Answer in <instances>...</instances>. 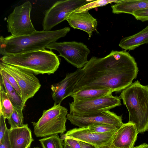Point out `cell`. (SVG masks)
<instances>
[{
	"instance_id": "83f0119b",
	"label": "cell",
	"mask_w": 148,
	"mask_h": 148,
	"mask_svg": "<svg viewBox=\"0 0 148 148\" xmlns=\"http://www.w3.org/2000/svg\"><path fill=\"white\" fill-rule=\"evenodd\" d=\"M9 129L7 130L2 140L0 142V148H11L9 137Z\"/></svg>"
},
{
	"instance_id": "4dcf8cb0",
	"label": "cell",
	"mask_w": 148,
	"mask_h": 148,
	"mask_svg": "<svg viewBox=\"0 0 148 148\" xmlns=\"http://www.w3.org/2000/svg\"><path fill=\"white\" fill-rule=\"evenodd\" d=\"M79 141L81 145V148H97V147L94 145L87 143Z\"/></svg>"
},
{
	"instance_id": "7a4b0ae2",
	"label": "cell",
	"mask_w": 148,
	"mask_h": 148,
	"mask_svg": "<svg viewBox=\"0 0 148 148\" xmlns=\"http://www.w3.org/2000/svg\"><path fill=\"white\" fill-rule=\"evenodd\" d=\"M69 27L48 31H38L26 35L0 37V53L3 56L21 54L45 49L47 46L65 36Z\"/></svg>"
},
{
	"instance_id": "ac0fdd59",
	"label": "cell",
	"mask_w": 148,
	"mask_h": 148,
	"mask_svg": "<svg viewBox=\"0 0 148 148\" xmlns=\"http://www.w3.org/2000/svg\"><path fill=\"white\" fill-rule=\"evenodd\" d=\"M145 44H148V25L138 33L122 39L119 46L125 50H131Z\"/></svg>"
},
{
	"instance_id": "9c48e42d",
	"label": "cell",
	"mask_w": 148,
	"mask_h": 148,
	"mask_svg": "<svg viewBox=\"0 0 148 148\" xmlns=\"http://www.w3.org/2000/svg\"><path fill=\"white\" fill-rule=\"evenodd\" d=\"M46 48L59 52V56L64 58L69 63L78 69H82L88 62L90 50L83 43L75 41L52 42Z\"/></svg>"
},
{
	"instance_id": "8fae6325",
	"label": "cell",
	"mask_w": 148,
	"mask_h": 148,
	"mask_svg": "<svg viewBox=\"0 0 148 148\" xmlns=\"http://www.w3.org/2000/svg\"><path fill=\"white\" fill-rule=\"evenodd\" d=\"M67 119L73 125L79 128H87L95 123H104L116 125L120 127L123 123L122 115L118 116L110 110L85 116H78L68 114Z\"/></svg>"
},
{
	"instance_id": "8992f818",
	"label": "cell",
	"mask_w": 148,
	"mask_h": 148,
	"mask_svg": "<svg viewBox=\"0 0 148 148\" xmlns=\"http://www.w3.org/2000/svg\"><path fill=\"white\" fill-rule=\"evenodd\" d=\"M69 104V113L78 116L89 115L121 105L119 97L113 96L112 93L91 99L73 100Z\"/></svg>"
},
{
	"instance_id": "ffe728a7",
	"label": "cell",
	"mask_w": 148,
	"mask_h": 148,
	"mask_svg": "<svg viewBox=\"0 0 148 148\" xmlns=\"http://www.w3.org/2000/svg\"><path fill=\"white\" fill-rule=\"evenodd\" d=\"M0 78L1 79L5 92L11 101L14 108L23 111L25 105L24 104L21 97L9 83L3 75L0 74Z\"/></svg>"
},
{
	"instance_id": "5b68a950",
	"label": "cell",
	"mask_w": 148,
	"mask_h": 148,
	"mask_svg": "<svg viewBox=\"0 0 148 148\" xmlns=\"http://www.w3.org/2000/svg\"><path fill=\"white\" fill-rule=\"evenodd\" d=\"M60 104L54 105L43 111L36 122H33L34 133L37 137H46L66 131V123L68 110Z\"/></svg>"
},
{
	"instance_id": "4fadbf2b",
	"label": "cell",
	"mask_w": 148,
	"mask_h": 148,
	"mask_svg": "<svg viewBox=\"0 0 148 148\" xmlns=\"http://www.w3.org/2000/svg\"><path fill=\"white\" fill-rule=\"evenodd\" d=\"M84 73L82 68L78 69L73 72L67 74L64 79L52 85V96L54 105L61 104L64 99L70 96Z\"/></svg>"
},
{
	"instance_id": "44dd1931",
	"label": "cell",
	"mask_w": 148,
	"mask_h": 148,
	"mask_svg": "<svg viewBox=\"0 0 148 148\" xmlns=\"http://www.w3.org/2000/svg\"><path fill=\"white\" fill-rule=\"evenodd\" d=\"M14 108L8 96L0 78V114L3 115L5 119L10 117L13 112Z\"/></svg>"
},
{
	"instance_id": "e0dca14e",
	"label": "cell",
	"mask_w": 148,
	"mask_h": 148,
	"mask_svg": "<svg viewBox=\"0 0 148 148\" xmlns=\"http://www.w3.org/2000/svg\"><path fill=\"white\" fill-rule=\"evenodd\" d=\"M111 7L114 14L125 13L132 14L136 11L148 9V0H121Z\"/></svg>"
},
{
	"instance_id": "7c38bea8",
	"label": "cell",
	"mask_w": 148,
	"mask_h": 148,
	"mask_svg": "<svg viewBox=\"0 0 148 148\" xmlns=\"http://www.w3.org/2000/svg\"><path fill=\"white\" fill-rule=\"evenodd\" d=\"M116 132L99 133L90 131L87 128H75L60 135V138L64 140L70 138L98 147L111 143Z\"/></svg>"
},
{
	"instance_id": "d6986e66",
	"label": "cell",
	"mask_w": 148,
	"mask_h": 148,
	"mask_svg": "<svg viewBox=\"0 0 148 148\" xmlns=\"http://www.w3.org/2000/svg\"><path fill=\"white\" fill-rule=\"evenodd\" d=\"M113 92L106 88L90 87L73 91L70 97L73 100H88L104 97Z\"/></svg>"
},
{
	"instance_id": "cb8c5ba5",
	"label": "cell",
	"mask_w": 148,
	"mask_h": 148,
	"mask_svg": "<svg viewBox=\"0 0 148 148\" xmlns=\"http://www.w3.org/2000/svg\"><path fill=\"white\" fill-rule=\"evenodd\" d=\"M121 0H98L89 2L78 8L74 12L75 13H79L83 11L89 10L90 9L97 7L103 6L112 3H117Z\"/></svg>"
},
{
	"instance_id": "6da1fadb",
	"label": "cell",
	"mask_w": 148,
	"mask_h": 148,
	"mask_svg": "<svg viewBox=\"0 0 148 148\" xmlns=\"http://www.w3.org/2000/svg\"><path fill=\"white\" fill-rule=\"evenodd\" d=\"M82 69L84 74L73 91L92 87L119 92L132 84L138 71L135 59L125 50H112L102 58L93 56Z\"/></svg>"
},
{
	"instance_id": "5bb4252c",
	"label": "cell",
	"mask_w": 148,
	"mask_h": 148,
	"mask_svg": "<svg viewBox=\"0 0 148 148\" xmlns=\"http://www.w3.org/2000/svg\"><path fill=\"white\" fill-rule=\"evenodd\" d=\"M138 134L135 124L123 123L115 133L112 143L118 148H133Z\"/></svg>"
},
{
	"instance_id": "7402d4cb",
	"label": "cell",
	"mask_w": 148,
	"mask_h": 148,
	"mask_svg": "<svg viewBox=\"0 0 148 148\" xmlns=\"http://www.w3.org/2000/svg\"><path fill=\"white\" fill-rule=\"evenodd\" d=\"M43 148H64L63 141L58 134L39 140Z\"/></svg>"
},
{
	"instance_id": "f1b7e54d",
	"label": "cell",
	"mask_w": 148,
	"mask_h": 148,
	"mask_svg": "<svg viewBox=\"0 0 148 148\" xmlns=\"http://www.w3.org/2000/svg\"><path fill=\"white\" fill-rule=\"evenodd\" d=\"M5 119L4 116L0 114V142L2 140L5 133L8 129L5 123Z\"/></svg>"
},
{
	"instance_id": "3957f363",
	"label": "cell",
	"mask_w": 148,
	"mask_h": 148,
	"mask_svg": "<svg viewBox=\"0 0 148 148\" xmlns=\"http://www.w3.org/2000/svg\"><path fill=\"white\" fill-rule=\"evenodd\" d=\"M119 97L128 111V122L135 124L138 133L148 131V85L137 80L123 90Z\"/></svg>"
},
{
	"instance_id": "2e32d148",
	"label": "cell",
	"mask_w": 148,
	"mask_h": 148,
	"mask_svg": "<svg viewBox=\"0 0 148 148\" xmlns=\"http://www.w3.org/2000/svg\"><path fill=\"white\" fill-rule=\"evenodd\" d=\"M9 137L11 148H30L34 141L27 124L21 127L10 129Z\"/></svg>"
},
{
	"instance_id": "52a82bcc",
	"label": "cell",
	"mask_w": 148,
	"mask_h": 148,
	"mask_svg": "<svg viewBox=\"0 0 148 148\" xmlns=\"http://www.w3.org/2000/svg\"><path fill=\"white\" fill-rule=\"evenodd\" d=\"M0 69L15 79L20 88L21 97L25 105L29 99L34 96L41 87L39 80L31 71L1 62Z\"/></svg>"
},
{
	"instance_id": "9a60e30c",
	"label": "cell",
	"mask_w": 148,
	"mask_h": 148,
	"mask_svg": "<svg viewBox=\"0 0 148 148\" xmlns=\"http://www.w3.org/2000/svg\"><path fill=\"white\" fill-rule=\"evenodd\" d=\"M70 25L74 29H77L86 32L90 38L93 32L97 30V21L88 11L71 13L66 19Z\"/></svg>"
},
{
	"instance_id": "1f68e13d",
	"label": "cell",
	"mask_w": 148,
	"mask_h": 148,
	"mask_svg": "<svg viewBox=\"0 0 148 148\" xmlns=\"http://www.w3.org/2000/svg\"><path fill=\"white\" fill-rule=\"evenodd\" d=\"M97 148H118L114 146L111 143L102 146L97 147Z\"/></svg>"
},
{
	"instance_id": "277c9868",
	"label": "cell",
	"mask_w": 148,
	"mask_h": 148,
	"mask_svg": "<svg viewBox=\"0 0 148 148\" xmlns=\"http://www.w3.org/2000/svg\"><path fill=\"white\" fill-rule=\"evenodd\" d=\"M51 50H40L21 54L3 56L2 62L23 68L36 75L54 73L60 61Z\"/></svg>"
},
{
	"instance_id": "603a6c76",
	"label": "cell",
	"mask_w": 148,
	"mask_h": 148,
	"mask_svg": "<svg viewBox=\"0 0 148 148\" xmlns=\"http://www.w3.org/2000/svg\"><path fill=\"white\" fill-rule=\"evenodd\" d=\"M11 129L21 127L24 126L23 111L14 108L13 112L8 119Z\"/></svg>"
},
{
	"instance_id": "836d02e7",
	"label": "cell",
	"mask_w": 148,
	"mask_h": 148,
	"mask_svg": "<svg viewBox=\"0 0 148 148\" xmlns=\"http://www.w3.org/2000/svg\"><path fill=\"white\" fill-rule=\"evenodd\" d=\"M64 148H72L69 145L64 142Z\"/></svg>"
},
{
	"instance_id": "484cf974",
	"label": "cell",
	"mask_w": 148,
	"mask_h": 148,
	"mask_svg": "<svg viewBox=\"0 0 148 148\" xmlns=\"http://www.w3.org/2000/svg\"><path fill=\"white\" fill-rule=\"evenodd\" d=\"M0 74L3 75L5 77L9 83L16 90L18 94L21 97V91L15 79L7 72L0 69Z\"/></svg>"
},
{
	"instance_id": "ba28073f",
	"label": "cell",
	"mask_w": 148,
	"mask_h": 148,
	"mask_svg": "<svg viewBox=\"0 0 148 148\" xmlns=\"http://www.w3.org/2000/svg\"><path fill=\"white\" fill-rule=\"evenodd\" d=\"M32 8L31 2L27 1L15 7L7 20L8 32L11 35L18 36L31 34L37 30L30 18Z\"/></svg>"
},
{
	"instance_id": "d4e9b609",
	"label": "cell",
	"mask_w": 148,
	"mask_h": 148,
	"mask_svg": "<svg viewBox=\"0 0 148 148\" xmlns=\"http://www.w3.org/2000/svg\"><path fill=\"white\" fill-rule=\"evenodd\" d=\"M119 127L113 125L104 123H95L89 125L87 128L92 132L103 133L116 132Z\"/></svg>"
},
{
	"instance_id": "30bf717a",
	"label": "cell",
	"mask_w": 148,
	"mask_h": 148,
	"mask_svg": "<svg viewBox=\"0 0 148 148\" xmlns=\"http://www.w3.org/2000/svg\"><path fill=\"white\" fill-rule=\"evenodd\" d=\"M93 0H66L56 2L45 13L42 22L43 31H48L66 20L76 9Z\"/></svg>"
},
{
	"instance_id": "f546056e",
	"label": "cell",
	"mask_w": 148,
	"mask_h": 148,
	"mask_svg": "<svg viewBox=\"0 0 148 148\" xmlns=\"http://www.w3.org/2000/svg\"><path fill=\"white\" fill-rule=\"evenodd\" d=\"M64 142L72 148H81L79 141L70 138H66Z\"/></svg>"
},
{
	"instance_id": "4316f807",
	"label": "cell",
	"mask_w": 148,
	"mask_h": 148,
	"mask_svg": "<svg viewBox=\"0 0 148 148\" xmlns=\"http://www.w3.org/2000/svg\"><path fill=\"white\" fill-rule=\"evenodd\" d=\"M132 15L137 20L142 22L148 21V9H144L134 12Z\"/></svg>"
},
{
	"instance_id": "d6a6232c",
	"label": "cell",
	"mask_w": 148,
	"mask_h": 148,
	"mask_svg": "<svg viewBox=\"0 0 148 148\" xmlns=\"http://www.w3.org/2000/svg\"><path fill=\"white\" fill-rule=\"evenodd\" d=\"M133 148H148V144L146 143H143Z\"/></svg>"
},
{
	"instance_id": "e575fe53",
	"label": "cell",
	"mask_w": 148,
	"mask_h": 148,
	"mask_svg": "<svg viewBox=\"0 0 148 148\" xmlns=\"http://www.w3.org/2000/svg\"><path fill=\"white\" fill-rule=\"evenodd\" d=\"M40 148L38 147H34V148Z\"/></svg>"
}]
</instances>
